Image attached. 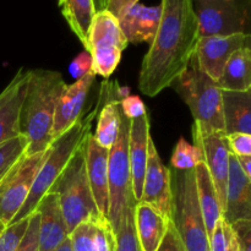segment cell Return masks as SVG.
Wrapping results in <instances>:
<instances>
[{
  "label": "cell",
  "instance_id": "obj_15",
  "mask_svg": "<svg viewBox=\"0 0 251 251\" xmlns=\"http://www.w3.org/2000/svg\"><path fill=\"white\" fill-rule=\"evenodd\" d=\"M34 212L39 216V251L56 250L70 235L58 195L47 194Z\"/></svg>",
  "mask_w": 251,
  "mask_h": 251
},
{
  "label": "cell",
  "instance_id": "obj_29",
  "mask_svg": "<svg viewBox=\"0 0 251 251\" xmlns=\"http://www.w3.org/2000/svg\"><path fill=\"white\" fill-rule=\"evenodd\" d=\"M203 162V154L196 145H191L184 137H180L176 142L173 156L171 158V166L178 171L195 169Z\"/></svg>",
  "mask_w": 251,
  "mask_h": 251
},
{
  "label": "cell",
  "instance_id": "obj_7",
  "mask_svg": "<svg viewBox=\"0 0 251 251\" xmlns=\"http://www.w3.org/2000/svg\"><path fill=\"white\" fill-rule=\"evenodd\" d=\"M120 107V105H119ZM130 120L120 112V130L118 139L109 150L108 181H109V208L108 221L117 232L124 218V212L134 196L131 188V171L129 158Z\"/></svg>",
  "mask_w": 251,
  "mask_h": 251
},
{
  "label": "cell",
  "instance_id": "obj_25",
  "mask_svg": "<svg viewBox=\"0 0 251 251\" xmlns=\"http://www.w3.org/2000/svg\"><path fill=\"white\" fill-rule=\"evenodd\" d=\"M218 86L222 91L242 92L251 88V49L240 48L226 64Z\"/></svg>",
  "mask_w": 251,
  "mask_h": 251
},
{
  "label": "cell",
  "instance_id": "obj_33",
  "mask_svg": "<svg viewBox=\"0 0 251 251\" xmlns=\"http://www.w3.org/2000/svg\"><path fill=\"white\" fill-rule=\"evenodd\" d=\"M39 216L37 212H33L29 216L28 227L20 242L16 251H39Z\"/></svg>",
  "mask_w": 251,
  "mask_h": 251
},
{
  "label": "cell",
  "instance_id": "obj_18",
  "mask_svg": "<svg viewBox=\"0 0 251 251\" xmlns=\"http://www.w3.org/2000/svg\"><path fill=\"white\" fill-rule=\"evenodd\" d=\"M150 119L145 114L137 119L130 120L129 131V158L131 171V188L135 200H141L144 188L145 173H146L147 158H149Z\"/></svg>",
  "mask_w": 251,
  "mask_h": 251
},
{
  "label": "cell",
  "instance_id": "obj_6",
  "mask_svg": "<svg viewBox=\"0 0 251 251\" xmlns=\"http://www.w3.org/2000/svg\"><path fill=\"white\" fill-rule=\"evenodd\" d=\"M49 193L58 195L69 234L86 221L100 215L93 199L86 169V140L78 147Z\"/></svg>",
  "mask_w": 251,
  "mask_h": 251
},
{
  "label": "cell",
  "instance_id": "obj_30",
  "mask_svg": "<svg viewBox=\"0 0 251 251\" xmlns=\"http://www.w3.org/2000/svg\"><path fill=\"white\" fill-rule=\"evenodd\" d=\"M70 243L73 251H96L95 220L78 225L70 233Z\"/></svg>",
  "mask_w": 251,
  "mask_h": 251
},
{
  "label": "cell",
  "instance_id": "obj_17",
  "mask_svg": "<svg viewBox=\"0 0 251 251\" xmlns=\"http://www.w3.org/2000/svg\"><path fill=\"white\" fill-rule=\"evenodd\" d=\"M223 220L228 225L251 220V181L243 172L238 158L230 152L229 176Z\"/></svg>",
  "mask_w": 251,
  "mask_h": 251
},
{
  "label": "cell",
  "instance_id": "obj_32",
  "mask_svg": "<svg viewBox=\"0 0 251 251\" xmlns=\"http://www.w3.org/2000/svg\"><path fill=\"white\" fill-rule=\"evenodd\" d=\"M96 251H114L115 235L110 222L105 216L95 220Z\"/></svg>",
  "mask_w": 251,
  "mask_h": 251
},
{
  "label": "cell",
  "instance_id": "obj_35",
  "mask_svg": "<svg viewBox=\"0 0 251 251\" xmlns=\"http://www.w3.org/2000/svg\"><path fill=\"white\" fill-rule=\"evenodd\" d=\"M120 112L123 113L124 117H126L129 120L137 119L142 115L147 114L145 103L142 102L139 96L129 95L127 97L123 98L119 103Z\"/></svg>",
  "mask_w": 251,
  "mask_h": 251
},
{
  "label": "cell",
  "instance_id": "obj_16",
  "mask_svg": "<svg viewBox=\"0 0 251 251\" xmlns=\"http://www.w3.org/2000/svg\"><path fill=\"white\" fill-rule=\"evenodd\" d=\"M109 150L103 149L90 134L86 139V169L93 199L100 215L108 218L109 208V181H108Z\"/></svg>",
  "mask_w": 251,
  "mask_h": 251
},
{
  "label": "cell",
  "instance_id": "obj_44",
  "mask_svg": "<svg viewBox=\"0 0 251 251\" xmlns=\"http://www.w3.org/2000/svg\"><path fill=\"white\" fill-rule=\"evenodd\" d=\"M245 47H247V48L251 49V33L248 34V36H247V42H245Z\"/></svg>",
  "mask_w": 251,
  "mask_h": 251
},
{
  "label": "cell",
  "instance_id": "obj_20",
  "mask_svg": "<svg viewBox=\"0 0 251 251\" xmlns=\"http://www.w3.org/2000/svg\"><path fill=\"white\" fill-rule=\"evenodd\" d=\"M118 82L103 83L100 96H102V107L98 113L97 129L95 139L103 149L110 150L118 139L120 130V98L118 96Z\"/></svg>",
  "mask_w": 251,
  "mask_h": 251
},
{
  "label": "cell",
  "instance_id": "obj_40",
  "mask_svg": "<svg viewBox=\"0 0 251 251\" xmlns=\"http://www.w3.org/2000/svg\"><path fill=\"white\" fill-rule=\"evenodd\" d=\"M139 4V0H108L107 9L109 12H112L117 19H119L126 10L134 5Z\"/></svg>",
  "mask_w": 251,
  "mask_h": 251
},
{
  "label": "cell",
  "instance_id": "obj_38",
  "mask_svg": "<svg viewBox=\"0 0 251 251\" xmlns=\"http://www.w3.org/2000/svg\"><path fill=\"white\" fill-rule=\"evenodd\" d=\"M69 71H70L71 76L76 80L92 73V56H91V54L87 50H83L82 53L78 54L74 59L73 63L70 64Z\"/></svg>",
  "mask_w": 251,
  "mask_h": 251
},
{
  "label": "cell",
  "instance_id": "obj_4",
  "mask_svg": "<svg viewBox=\"0 0 251 251\" xmlns=\"http://www.w3.org/2000/svg\"><path fill=\"white\" fill-rule=\"evenodd\" d=\"M193 114L194 126L201 132L225 131L222 90L206 75L194 55L186 70L172 83Z\"/></svg>",
  "mask_w": 251,
  "mask_h": 251
},
{
  "label": "cell",
  "instance_id": "obj_28",
  "mask_svg": "<svg viewBox=\"0 0 251 251\" xmlns=\"http://www.w3.org/2000/svg\"><path fill=\"white\" fill-rule=\"evenodd\" d=\"M28 141L24 135L14 137L0 145V184L9 174L12 167L26 154Z\"/></svg>",
  "mask_w": 251,
  "mask_h": 251
},
{
  "label": "cell",
  "instance_id": "obj_24",
  "mask_svg": "<svg viewBox=\"0 0 251 251\" xmlns=\"http://www.w3.org/2000/svg\"><path fill=\"white\" fill-rule=\"evenodd\" d=\"M194 171H195L199 203H200L201 212H202L206 229H207L208 238H210L218 220L223 217L222 207H221L217 191H216L206 164L202 162Z\"/></svg>",
  "mask_w": 251,
  "mask_h": 251
},
{
  "label": "cell",
  "instance_id": "obj_3",
  "mask_svg": "<svg viewBox=\"0 0 251 251\" xmlns=\"http://www.w3.org/2000/svg\"><path fill=\"white\" fill-rule=\"evenodd\" d=\"M102 96L100 95L98 102L96 103L95 108L87 113H83L82 117L73 125L69 130H66L64 134L56 137L47 151L46 159L43 164L39 168L37 178L34 180L32 190L27 198L26 202L21 207L12 223H16L19 221L25 220L29 217L32 213L36 211L37 206L41 202L42 199L49 193L51 186L55 184L60 174L66 168L70 159L78 150V147L83 144L88 135L91 134V127L96 117H98L100 107H102Z\"/></svg>",
  "mask_w": 251,
  "mask_h": 251
},
{
  "label": "cell",
  "instance_id": "obj_36",
  "mask_svg": "<svg viewBox=\"0 0 251 251\" xmlns=\"http://www.w3.org/2000/svg\"><path fill=\"white\" fill-rule=\"evenodd\" d=\"M228 136V144H229L230 152L235 157L240 158H248L251 157V135L250 134H230Z\"/></svg>",
  "mask_w": 251,
  "mask_h": 251
},
{
  "label": "cell",
  "instance_id": "obj_9",
  "mask_svg": "<svg viewBox=\"0 0 251 251\" xmlns=\"http://www.w3.org/2000/svg\"><path fill=\"white\" fill-rule=\"evenodd\" d=\"M47 151L25 154L0 184V230L10 226L26 202Z\"/></svg>",
  "mask_w": 251,
  "mask_h": 251
},
{
  "label": "cell",
  "instance_id": "obj_11",
  "mask_svg": "<svg viewBox=\"0 0 251 251\" xmlns=\"http://www.w3.org/2000/svg\"><path fill=\"white\" fill-rule=\"evenodd\" d=\"M140 201L152 205L162 215L171 220V169L164 166L162 162L152 137L149 142V158H147L144 188H142Z\"/></svg>",
  "mask_w": 251,
  "mask_h": 251
},
{
  "label": "cell",
  "instance_id": "obj_19",
  "mask_svg": "<svg viewBox=\"0 0 251 251\" xmlns=\"http://www.w3.org/2000/svg\"><path fill=\"white\" fill-rule=\"evenodd\" d=\"M162 7L136 4L119 17V24L127 43H152L161 22Z\"/></svg>",
  "mask_w": 251,
  "mask_h": 251
},
{
  "label": "cell",
  "instance_id": "obj_31",
  "mask_svg": "<svg viewBox=\"0 0 251 251\" xmlns=\"http://www.w3.org/2000/svg\"><path fill=\"white\" fill-rule=\"evenodd\" d=\"M28 221L29 217H27L0 230V251H16L28 227Z\"/></svg>",
  "mask_w": 251,
  "mask_h": 251
},
{
  "label": "cell",
  "instance_id": "obj_23",
  "mask_svg": "<svg viewBox=\"0 0 251 251\" xmlns=\"http://www.w3.org/2000/svg\"><path fill=\"white\" fill-rule=\"evenodd\" d=\"M226 134L251 135V88L242 92L222 91Z\"/></svg>",
  "mask_w": 251,
  "mask_h": 251
},
{
  "label": "cell",
  "instance_id": "obj_43",
  "mask_svg": "<svg viewBox=\"0 0 251 251\" xmlns=\"http://www.w3.org/2000/svg\"><path fill=\"white\" fill-rule=\"evenodd\" d=\"M54 251H73L71 250V243H70V235H69V238L68 239L65 240V242L63 243V244L60 245V247L58 248V249L56 250H54Z\"/></svg>",
  "mask_w": 251,
  "mask_h": 251
},
{
  "label": "cell",
  "instance_id": "obj_21",
  "mask_svg": "<svg viewBox=\"0 0 251 251\" xmlns=\"http://www.w3.org/2000/svg\"><path fill=\"white\" fill-rule=\"evenodd\" d=\"M135 229L142 251H156L161 245L171 220L156 207L139 201L135 205Z\"/></svg>",
  "mask_w": 251,
  "mask_h": 251
},
{
  "label": "cell",
  "instance_id": "obj_8",
  "mask_svg": "<svg viewBox=\"0 0 251 251\" xmlns=\"http://www.w3.org/2000/svg\"><path fill=\"white\" fill-rule=\"evenodd\" d=\"M200 37L251 33V0H193Z\"/></svg>",
  "mask_w": 251,
  "mask_h": 251
},
{
  "label": "cell",
  "instance_id": "obj_39",
  "mask_svg": "<svg viewBox=\"0 0 251 251\" xmlns=\"http://www.w3.org/2000/svg\"><path fill=\"white\" fill-rule=\"evenodd\" d=\"M156 251H185L181 239L179 238L172 221L169 222L168 229H167V233L164 235L163 240H162L161 245Z\"/></svg>",
  "mask_w": 251,
  "mask_h": 251
},
{
  "label": "cell",
  "instance_id": "obj_22",
  "mask_svg": "<svg viewBox=\"0 0 251 251\" xmlns=\"http://www.w3.org/2000/svg\"><path fill=\"white\" fill-rule=\"evenodd\" d=\"M126 47L127 39L123 33L119 20L108 10L96 12L88 32V53L96 50L124 51Z\"/></svg>",
  "mask_w": 251,
  "mask_h": 251
},
{
  "label": "cell",
  "instance_id": "obj_42",
  "mask_svg": "<svg viewBox=\"0 0 251 251\" xmlns=\"http://www.w3.org/2000/svg\"><path fill=\"white\" fill-rule=\"evenodd\" d=\"M228 251H240L232 228H230V230H229V244H228Z\"/></svg>",
  "mask_w": 251,
  "mask_h": 251
},
{
  "label": "cell",
  "instance_id": "obj_12",
  "mask_svg": "<svg viewBox=\"0 0 251 251\" xmlns=\"http://www.w3.org/2000/svg\"><path fill=\"white\" fill-rule=\"evenodd\" d=\"M245 42V34L200 37L195 50L199 66L206 75L217 82L230 55L240 48H244Z\"/></svg>",
  "mask_w": 251,
  "mask_h": 251
},
{
  "label": "cell",
  "instance_id": "obj_27",
  "mask_svg": "<svg viewBox=\"0 0 251 251\" xmlns=\"http://www.w3.org/2000/svg\"><path fill=\"white\" fill-rule=\"evenodd\" d=\"M137 201L132 196L129 205L126 206L124 212V218L120 223L115 235V249L114 251H142L137 239L136 229H135V205Z\"/></svg>",
  "mask_w": 251,
  "mask_h": 251
},
{
  "label": "cell",
  "instance_id": "obj_5",
  "mask_svg": "<svg viewBox=\"0 0 251 251\" xmlns=\"http://www.w3.org/2000/svg\"><path fill=\"white\" fill-rule=\"evenodd\" d=\"M171 221L185 251H211L210 238L201 212L195 171L171 169Z\"/></svg>",
  "mask_w": 251,
  "mask_h": 251
},
{
  "label": "cell",
  "instance_id": "obj_26",
  "mask_svg": "<svg viewBox=\"0 0 251 251\" xmlns=\"http://www.w3.org/2000/svg\"><path fill=\"white\" fill-rule=\"evenodd\" d=\"M59 7L66 24L87 50L88 32L96 14L93 0H59Z\"/></svg>",
  "mask_w": 251,
  "mask_h": 251
},
{
  "label": "cell",
  "instance_id": "obj_13",
  "mask_svg": "<svg viewBox=\"0 0 251 251\" xmlns=\"http://www.w3.org/2000/svg\"><path fill=\"white\" fill-rule=\"evenodd\" d=\"M28 80L29 70L21 68L0 93V145L21 135L20 117Z\"/></svg>",
  "mask_w": 251,
  "mask_h": 251
},
{
  "label": "cell",
  "instance_id": "obj_14",
  "mask_svg": "<svg viewBox=\"0 0 251 251\" xmlns=\"http://www.w3.org/2000/svg\"><path fill=\"white\" fill-rule=\"evenodd\" d=\"M96 75L93 73L87 74L83 77L76 80L73 85L66 86L58 100L54 117L53 141L56 137L70 129L78 119L83 115L86 98L95 82Z\"/></svg>",
  "mask_w": 251,
  "mask_h": 251
},
{
  "label": "cell",
  "instance_id": "obj_41",
  "mask_svg": "<svg viewBox=\"0 0 251 251\" xmlns=\"http://www.w3.org/2000/svg\"><path fill=\"white\" fill-rule=\"evenodd\" d=\"M238 162H239L240 167H242L243 172H244V174L247 176V178L251 181V157H248V158L240 157V158H238Z\"/></svg>",
  "mask_w": 251,
  "mask_h": 251
},
{
  "label": "cell",
  "instance_id": "obj_2",
  "mask_svg": "<svg viewBox=\"0 0 251 251\" xmlns=\"http://www.w3.org/2000/svg\"><path fill=\"white\" fill-rule=\"evenodd\" d=\"M66 86L59 71L29 70L28 85L20 117V131L28 141L27 154L44 152L53 142L51 131L56 104Z\"/></svg>",
  "mask_w": 251,
  "mask_h": 251
},
{
  "label": "cell",
  "instance_id": "obj_34",
  "mask_svg": "<svg viewBox=\"0 0 251 251\" xmlns=\"http://www.w3.org/2000/svg\"><path fill=\"white\" fill-rule=\"evenodd\" d=\"M229 230L230 226L225 220L220 218L210 237V250L211 251H228L229 244Z\"/></svg>",
  "mask_w": 251,
  "mask_h": 251
},
{
  "label": "cell",
  "instance_id": "obj_10",
  "mask_svg": "<svg viewBox=\"0 0 251 251\" xmlns=\"http://www.w3.org/2000/svg\"><path fill=\"white\" fill-rule=\"evenodd\" d=\"M193 137L196 146L203 154V163L206 164L213 181L218 200L223 211L227 199L228 176H229V158L230 149L228 144V136L225 131L201 132L193 127Z\"/></svg>",
  "mask_w": 251,
  "mask_h": 251
},
{
  "label": "cell",
  "instance_id": "obj_1",
  "mask_svg": "<svg viewBox=\"0 0 251 251\" xmlns=\"http://www.w3.org/2000/svg\"><path fill=\"white\" fill-rule=\"evenodd\" d=\"M158 31L141 64L139 88L154 97L186 70L200 39L193 0H162Z\"/></svg>",
  "mask_w": 251,
  "mask_h": 251
},
{
  "label": "cell",
  "instance_id": "obj_37",
  "mask_svg": "<svg viewBox=\"0 0 251 251\" xmlns=\"http://www.w3.org/2000/svg\"><path fill=\"white\" fill-rule=\"evenodd\" d=\"M229 226L240 251H251V220L238 221Z\"/></svg>",
  "mask_w": 251,
  "mask_h": 251
}]
</instances>
